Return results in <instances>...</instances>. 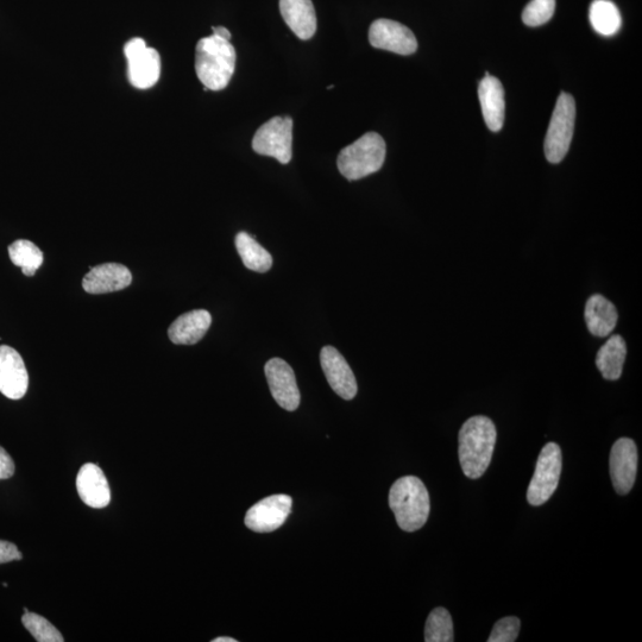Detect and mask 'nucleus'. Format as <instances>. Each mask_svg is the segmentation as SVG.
<instances>
[{
  "mask_svg": "<svg viewBox=\"0 0 642 642\" xmlns=\"http://www.w3.org/2000/svg\"><path fill=\"white\" fill-rule=\"evenodd\" d=\"M9 256L15 266L20 267L24 275L34 276L43 264V253L39 247L27 239H18L9 247Z\"/></svg>",
  "mask_w": 642,
  "mask_h": 642,
  "instance_id": "24",
  "label": "nucleus"
},
{
  "mask_svg": "<svg viewBox=\"0 0 642 642\" xmlns=\"http://www.w3.org/2000/svg\"><path fill=\"white\" fill-rule=\"evenodd\" d=\"M213 34L214 36L220 37V39L230 41L231 40V33L229 29H226L224 27H213Z\"/></svg>",
  "mask_w": 642,
  "mask_h": 642,
  "instance_id": "31",
  "label": "nucleus"
},
{
  "mask_svg": "<svg viewBox=\"0 0 642 642\" xmlns=\"http://www.w3.org/2000/svg\"><path fill=\"white\" fill-rule=\"evenodd\" d=\"M389 506L401 530L415 532L426 524L430 515V495L418 477L405 476L390 488Z\"/></svg>",
  "mask_w": 642,
  "mask_h": 642,
  "instance_id": "3",
  "label": "nucleus"
},
{
  "mask_svg": "<svg viewBox=\"0 0 642 642\" xmlns=\"http://www.w3.org/2000/svg\"><path fill=\"white\" fill-rule=\"evenodd\" d=\"M496 427L492 419L476 415L465 421L459 431V462L464 475L476 480L492 463L496 445Z\"/></svg>",
  "mask_w": 642,
  "mask_h": 642,
  "instance_id": "1",
  "label": "nucleus"
},
{
  "mask_svg": "<svg viewBox=\"0 0 642 642\" xmlns=\"http://www.w3.org/2000/svg\"><path fill=\"white\" fill-rule=\"evenodd\" d=\"M627 357L625 339L619 335L612 336L607 343L597 352L596 365L604 379L608 381L619 380L622 375L623 364Z\"/></svg>",
  "mask_w": 642,
  "mask_h": 642,
  "instance_id": "21",
  "label": "nucleus"
},
{
  "mask_svg": "<svg viewBox=\"0 0 642 642\" xmlns=\"http://www.w3.org/2000/svg\"><path fill=\"white\" fill-rule=\"evenodd\" d=\"M237 54L230 41L211 35L195 48V72L206 88L222 91L235 73Z\"/></svg>",
  "mask_w": 642,
  "mask_h": 642,
  "instance_id": "2",
  "label": "nucleus"
},
{
  "mask_svg": "<svg viewBox=\"0 0 642 642\" xmlns=\"http://www.w3.org/2000/svg\"><path fill=\"white\" fill-rule=\"evenodd\" d=\"M556 10V0H532L522 12V21L528 27H540L551 20Z\"/></svg>",
  "mask_w": 642,
  "mask_h": 642,
  "instance_id": "27",
  "label": "nucleus"
},
{
  "mask_svg": "<svg viewBox=\"0 0 642 642\" xmlns=\"http://www.w3.org/2000/svg\"><path fill=\"white\" fill-rule=\"evenodd\" d=\"M293 119L274 117L257 130L253 149L255 153L274 157L282 165L291 162L293 155Z\"/></svg>",
  "mask_w": 642,
  "mask_h": 642,
  "instance_id": "7",
  "label": "nucleus"
},
{
  "mask_svg": "<svg viewBox=\"0 0 642 642\" xmlns=\"http://www.w3.org/2000/svg\"><path fill=\"white\" fill-rule=\"evenodd\" d=\"M589 18L596 33L603 36H613L621 28L620 11L610 0H594L590 5Z\"/></svg>",
  "mask_w": 642,
  "mask_h": 642,
  "instance_id": "23",
  "label": "nucleus"
},
{
  "mask_svg": "<svg viewBox=\"0 0 642 642\" xmlns=\"http://www.w3.org/2000/svg\"><path fill=\"white\" fill-rule=\"evenodd\" d=\"M80 499L91 508H105L111 502V490L104 471L96 464L87 463L81 467L77 477Z\"/></svg>",
  "mask_w": 642,
  "mask_h": 642,
  "instance_id": "16",
  "label": "nucleus"
},
{
  "mask_svg": "<svg viewBox=\"0 0 642 642\" xmlns=\"http://www.w3.org/2000/svg\"><path fill=\"white\" fill-rule=\"evenodd\" d=\"M369 42L374 48L399 55H412L418 49V41L411 29L399 22L383 18L371 24Z\"/></svg>",
  "mask_w": 642,
  "mask_h": 642,
  "instance_id": "10",
  "label": "nucleus"
},
{
  "mask_svg": "<svg viewBox=\"0 0 642 642\" xmlns=\"http://www.w3.org/2000/svg\"><path fill=\"white\" fill-rule=\"evenodd\" d=\"M584 317L591 335L601 338L609 336L619 320V314L613 302L600 294L590 297L585 306Z\"/></svg>",
  "mask_w": 642,
  "mask_h": 642,
  "instance_id": "20",
  "label": "nucleus"
},
{
  "mask_svg": "<svg viewBox=\"0 0 642 642\" xmlns=\"http://www.w3.org/2000/svg\"><path fill=\"white\" fill-rule=\"evenodd\" d=\"M386 151L385 140L376 132H368L339 153V172L350 181L379 172L385 163Z\"/></svg>",
  "mask_w": 642,
  "mask_h": 642,
  "instance_id": "4",
  "label": "nucleus"
},
{
  "mask_svg": "<svg viewBox=\"0 0 642 642\" xmlns=\"http://www.w3.org/2000/svg\"><path fill=\"white\" fill-rule=\"evenodd\" d=\"M293 500L288 495H272L251 507L245 515V526L257 533H269L285 524L292 511Z\"/></svg>",
  "mask_w": 642,
  "mask_h": 642,
  "instance_id": "9",
  "label": "nucleus"
},
{
  "mask_svg": "<svg viewBox=\"0 0 642 642\" xmlns=\"http://www.w3.org/2000/svg\"><path fill=\"white\" fill-rule=\"evenodd\" d=\"M212 642H237V640L234 639V638L220 637V638L212 640Z\"/></svg>",
  "mask_w": 642,
  "mask_h": 642,
  "instance_id": "32",
  "label": "nucleus"
},
{
  "mask_svg": "<svg viewBox=\"0 0 642 642\" xmlns=\"http://www.w3.org/2000/svg\"><path fill=\"white\" fill-rule=\"evenodd\" d=\"M25 628L28 629L31 635L39 642H64L65 639L62 634L56 629L52 623L43 616L35 613H25L22 618Z\"/></svg>",
  "mask_w": 642,
  "mask_h": 642,
  "instance_id": "26",
  "label": "nucleus"
},
{
  "mask_svg": "<svg viewBox=\"0 0 642 642\" xmlns=\"http://www.w3.org/2000/svg\"><path fill=\"white\" fill-rule=\"evenodd\" d=\"M576 121V103L568 93L560 94L547 130L545 155L547 161L559 163L568 154Z\"/></svg>",
  "mask_w": 642,
  "mask_h": 642,
  "instance_id": "5",
  "label": "nucleus"
},
{
  "mask_svg": "<svg viewBox=\"0 0 642 642\" xmlns=\"http://www.w3.org/2000/svg\"><path fill=\"white\" fill-rule=\"evenodd\" d=\"M562 450L556 443L546 444L538 457L537 467L527 490L532 506L544 505L555 494L562 475Z\"/></svg>",
  "mask_w": 642,
  "mask_h": 642,
  "instance_id": "6",
  "label": "nucleus"
},
{
  "mask_svg": "<svg viewBox=\"0 0 642 642\" xmlns=\"http://www.w3.org/2000/svg\"><path fill=\"white\" fill-rule=\"evenodd\" d=\"M453 622L450 613L445 608H436L428 615L425 627L426 642H452Z\"/></svg>",
  "mask_w": 642,
  "mask_h": 642,
  "instance_id": "25",
  "label": "nucleus"
},
{
  "mask_svg": "<svg viewBox=\"0 0 642 642\" xmlns=\"http://www.w3.org/2000/svg\"><path fill=\"white\" fill-rule=\"evenodd\" d=\"M29 375L23 358L11 346H0V393L20 400L28 392Z\"/></svg>",
  "mask_w": 642,
  "mask_h": 642,
  "instance_id": "13",
  "label": "nucleus"
},
{
  "mask_svg": "<svg viewBox=\"0 0 642 642\" xmlns=\"http://www.w3.org/2000/svg\"><path fill=\"white\" fill-rule=\"evenodd\" d=\"M15 474V463L9 453L0 446V481L8 480Z\"/></svg>",
  "mask_w": 642,
  "mask_h": 642,
  "instance_id": "30",
  "label": "nucleus"
},
{
  "mask_svg": "<svg viewBox=\"0 0 642 642\" xmlns=\"http://www.w3.org/2000/svg\"><path fill=\"white\" fill-rule=\"evenodd\" d=\"M128 61V78L130 84L138 90H148L156 85L161 75V58L159 52L149 48L146 41L136 37L124 47Z\"/></svg>",
  "mask_w": 642,
  "mask_h": 642,
  "instance_id": "8",
  "label": "nucleus"
},
{
  "mask_svg": "<svg viewBox=\"0 0 642 642\" xmlns=\"http://www.w3.org/2000/svg\"><path fill=\"white\" fill-rule=\"evenodd\" d=\"M22 553L15 544L0 540V564L14 562L22 559Z\"/></svg>",
  "mask_w": 642,
  "mask_h": 642,
  "instance_id": "29",
  "label": "nucleus"
},
{
  "mask_svg": "<svg viewBox=\"0 0 642 642\" xmlns=\"http://www.w3.org/2000/svg\"><path fill=\"white\" fill-rule=\"evenodd\" d=\"M236 248L244 266L253 272L267 273L272 268V255L247 232H239L236 236Z\"/></svg>",
  "mask_w": 642,
  "mask_h": 642,
  "instance_id": "22",
  "label": "nucleus"
},
{
  "mask_svg": "<svg viewBox=\"0 0 642 642\" xmlns=\"http://www.w3.org/2000/svg\"><path fill=\"white\" fill-rule=\"evenodd\" d=\"M478 97L487 127L494 132L500 131L505 123L506 112L505 90L501 81L487 73L478 86Z\"/></svg>",
  "mask_w": 642,
  "mask_h": 642,
  "instance_id": "17",
  "label": "nucleus"
},
{
  "mask_svg": "<svg viewBox=\"0 0 642 642\" xmlns=\"http://www.w3.org/2000/svg\"><path fill=\"white\" fill-rule=\"evenodd\" d=\"M212 323L210 312L195 310L182 314L169 327L168 336L176 345H193L203 339Z\"/></svg>",
  "mask_w": 642,
  "mask_h": 642,
  "instance_id": "19",
  "label": "nucleus"
},
{
  "mask_svg": "<svg viewBox=\"0 0 642 642\" xmlns=\"http://www.w3.org/2000/svg\"><path fill=\"white\" fill-rule=\"evenodd\" d=\"M609 465L616 493L631 492L638 472V449L632 439L621 438L613 445Z\"/></svg>",
  "mask_w": 642,
  "mask_h": 642,
  "instance_id": "11",
  "label": "nucleus"
},
{
  "mask_svg": "<svg viewBox=\"0 0 642 642\" xmlns=\"http://www.w3.org/2000/svg\"><path fill=\"white\" fill-rule=\"evenodd\" d=\"M131 282V272L123 264L104 263L91 268L85 275L83 287L90 294H106L123 291Z\"/></svg>",
  "mask_w": 642,
  "mask_h": 642,
  "instance_id": "15",
  "label": "nucleus"
},
{
  "mask_svg": "<svg viewBox=\"0 0 642 642\" xmlns=\"http://www.w3.org/2000/svg\"><path fill=\"white\" fill-rule=\"evenodd\" d=\"M283 20L300 40H310L317 31V15L312 0H280Z\"/></svg>",
  "mask_w": 642,
  "mask_h": 642,
  "instance_id": "18",
  "label": "nucleus"
},
{
  "mask_svg": "<svg viewBox=\"0 0 642 642\" xmlns=\"http://www.w3.org/2000/svg\"><path fill=\"white\" fill-rule=\"evenodd\" d=\"M320 364L327 382L344 400H352L357 394V382L348 362L333 346H325L320 352Z\"/></svg>",
  "mask_w": 642,
  "mask_h": 642,
  "instance_id": "14",
  "label": "nucleus"
},
{
  "mask_svg": "<svg viewBox=\"0 0 642 642\" xmlns=\"http://www.w3.org/2000/svg\"><path fill=\"white\" fill-rule=\"evenodd\" d=\"M521 622L514 616H508L495 623L488 642H514L519 637Z\"/></svg>",
  "mask_w": 642,
  "mask_h": 642,
  "instance_id": "28",
  "label": "nucleus"
},
{
  "mask_svg": "<svg viewBox=\"0 0 642 642\" xmlns=\"http://www.w3.org/2000/svg\"><path fill=\"white\" fill-rule=\"evenodd\" d=\"M264 371H266L270 393L274 400L288 412L297 411L300 405V392L291 365L281 358H272L266 364Z\"/></svg>",
  "mask_w": 642,
  "mask_h": 642,
  "instance_id": "12",
  "label": "nucleus"
}]
</instances>
